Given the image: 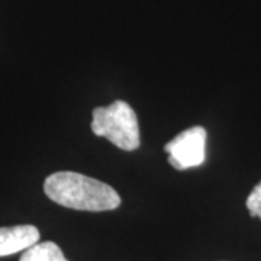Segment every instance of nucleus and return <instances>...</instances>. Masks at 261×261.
Returning <instances> with one entry per match:
<instances>
[{
  "instance_id": "1",
  "label": "nucleus",
  "mask_w": 261,
  "mask_h": 261,
  "mask_svg": "<svg viewBox=\"0 0 261 261\" xmlns=\"http://www.w3.org/2000/svg\"><path fill=\"white\" fill-rule=\"evenodd\" d=\"M44 192L57 205L75 211L105 212L121 205L113 187L75 171L53 173L44 181Z\"/></svg>"
},
{
  "instance_id": "2",
  "label": "nucleus",
  "mask_w": 261,
  "mask_h": 261,
  "mask_svg": "<svg viewBox=\"0 0 261 261\" xmlns=\"http://www.w3.org/2000/svg\"><path fill=\"white\" fill-rule=\"evenodd\" d=\"M92 130L105 137L125 151H134L141 145L140 125L135 111L123 100H115L109 106H99L93 111Z\"/></svg>"
},
{
  "instance_id": "3",
  "label": "nucleus",
  "mask_w": 261,
  "mask_h": 261,
  "mask_svg": "<svg viewBox=\"0 0 261 261\" xmlns=\"http://www.w3.org/2000/svg\"><path fill=\"white\" fill-rule=\"evenodd\" d=\"M168 154V163L178 171L199 167L206 159V129L192 126L180 132L177 137L164 145Z\"/></svg>"
},
{
  "instance_id": "4",
  "label": "nucleus",
  "mask_w": 261,
  "mask_h": 261,
  "mask_svg": "<svg viewBox=\"0 0 261 261\" xmlns=\"http://www.w3.org/2000/svg\"><path fill=\"white\" fill-rule=\"evenodd\" d=\"M39 241V231L34 225L0 228V257L25 251Z\"/></svg>"
},
{
  "instance_id": "5",
  "label": "nucleus",
  "mask_w": 261,
  "mask_h": 261,
  "mask_svg": "<svg viewBox=\"0 0 261 261\" xmlns=\"http://www.w3.org/2000/svg\"><path fill=\"white\" fill-rule=\"evenodd\" d=\"M19 261H68L64 257L61 248L53 241L37 243L25 250Z\"/></svg>"
},
{
  "instance_id": "6",
  "label": "nucleus",
  "mask_w": 261,
  "mask_h": 261,
  "mask_svg": "<svg viewBox=\"0 0 261 261\" xmlns=\"http://www.w3.org/2000/svg\"><path fill=\"white\" fill-rule=\"evenodd\" d=\"M247 209L251 216H258L261 219V181L252 189L247 199Z\"/></svg>"
}]
</instances>
